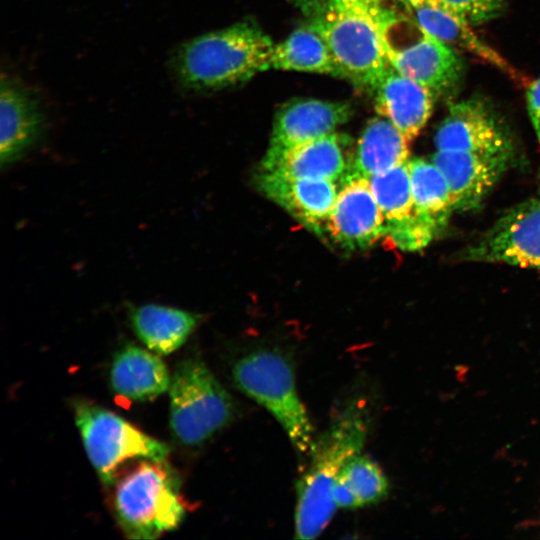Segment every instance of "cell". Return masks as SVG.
<instances>
[{
    "label": "cell",
    "instance_id": "obj_2",
    "mask_svg": "<svg viewBox=\"0 0 540 540\" xmlns=\"http://www.w3.org/2000/svg\"><path fill=\"white\" fill-rule=\"evenodd\" d=\"M273 49L270 37L256 24L239 22L182 44L172 58V68L187 89L220 90L271 68Z\"/></svg>",
    "mask_w": 540,
    "mask_h": 540
},
{
    "label": "cell",
    "instance_id": "obj_5",
    "mask_svg": "<svg viewBox=\"0 0 540 540\" xmlns=\"http://www.w3.org/2000/svg\"><path fill=\"white\" fill-rule=\"evenodd\" d=\"M232 376L237 388L279 423L296 452L309 457L316 438L314 427L289 359L278 351L256 350L235 362Z\"/></svg>",
    "mask_w": 540,
    "mask_h": 540
},
{
    "label": "cell",
    "instance_id": "obj_10",
    "mask_svg": "<svg viewBox=\"0 0 540 540\" xmlns=\"http://www.w3.org/2000/svg\"><path fill=\"white\" fill-rule=\"evenodd\" d=\"M324 229L338 245L365 249L385 236V218L368 178L347 174Z\"/></svg>",
    "mask_w": 540,
    "mask_h": 540
},
{
    "label": "cell",
    "instance_id": "obj_17",
    "mask_svg": "<svg viewBox=\"0 0 540 540\" xmlns=\"http://www.w3.org/2000/svg\"><path fill=\"white\" fill-rule=\"evenodd\" d=\"M348 145L346 135L334 132L281 153L265 154L260 171L335 181L349 170Z\"/></svg>",
    "mask_w": 540,
    "mask_h": 540
},
{
    "label": "cell",
    "instance_id": "obj_20",
    "mask_svg": "<svg viewBox=\"0 0 540 540\" xmlns=\"http://www.w3.org/2000/svg\"><path fill=\"white\" fill-rule=\"evenodd\" d=\"M150 351L129 345L115 355L110 381L117 395L132 401H148L169 390L168 369L161 358Z\"/></svg>",
    "mask_w": 540,
    "mask_h": 540
},
{
    "label": "cell",
    "instance_id": "obj_28",
    "mask_svg": "<svg viewBox=\"0 0 540 540\" xmlns=\"http://www.w3.org/2000/svg\"><path fill=\"white\" fill-rule=\"evenodd\" d=\"M296 4L300 5L303 9H305L306 11L310 10V9H319L320 8V4L324 1V0H293Z\"/></svg>",
    "mask_w": 540,
    "mask_h": 540
},
{
    "label": "cell",
    "instance_id": "obj_22",
    "mask_svg": "<svg viewBox=\"0 0 540 540\" xmlns=\"http://www.w3.org/2000/svg\"><path fill=\"white\" fill-rule=\"evenodd\" d=\"M408 140L385 117H375L357 142L347 174L370 178L409 160Z\"/></svg>",
    "mask_w": 540,
    "mask_h": 540
},
{
    "label": "cell",
    "instance_id": "obj_13",
    "mask_svg": "<svg viewBox=\"0 0 540 540\" xmlns=\"http://www.w3.org/2000/svg\"><path fill=\"white\" fill-rule=\"evenodd\" d=\"M352 107L345 102L319 99H294L277 111L266 154H277L298 145L324 137L352 116Z\"/></svg>",
    "mask_w": 540,
    "mask_h": 540
},
{
    "label": "cell",
    "instance_id": "obj_9",
    "mask_svg": "<svg viewBox=\"0 0 540 540\" xmlns=\"http://www.w3.org/2000/svg\"><path fill=\"white\" fill-rule=\"evenodd\" d=\"M466 258L540 270V198L503 215L466 251Z\"/></svg>",
    "mask_w": 540,
    "mask_h": 540
},
{
    "label": "cell",
    "instance_id": "obj_29",
    "mask_svg": "<svg viewBox=\"0 0 540 540\" xmlns=\"http://www.w3.org/2000/svg\"><path fill=\"white\" fill-rule=\"evenodd\" d=\"M365 1H367L370 4H374V5H382V3L384 1H386V0H365ZM399 1H401V0H399Z\"/></svg>",
    "mask_w": 540,
    "mask_h": 540
},
{
    "label": "cell",
    "instance_id": "obj_11",
    "mask_svg": "<svg viewBox=\"0 0 540 540\" xmlns=\"http://www.w3.org/2000/svg\"><path fill=\"white\" fill-rule=\"evenodd\" d=\"M408 161L370 177L369 182L385 218V235L400 249L414 251L426 246L436 233L417 212Z\"/></svg>",
    "mask_w": 540,
    "mask_h": 540
},
{
    "label": "cell",
    "instance_id": "obj_12",
    "mask_svg": "<svg viewBox=\"0 0 540 540\" xmlns=\"http://www.w3.org/2000/svg\"><path fill=\"white\" fill-rule=\"evenodd\" d=\"M437 150L483 154L512 153L508 132L488 104L479 98L453 103L438 127Z\"/></svg>",
    "mask_w": 540,
    "mask_h": 540
},
{
    "label": "cell",
    "instance_id": "obj_4",
    "mask_svg": "<svg viewBox=\"0 0 540 540\" xmlns=\"http://www.w3.org/2000/svg\"><path fill=\"white\" fill-rule=\"evenodd\" d=\"M112 487L113 512L129 538H158L184 518L180 482L166 460L139 459L118 473Z\"/></svg>",
    "mask_w": 540,
    "mask_h": 540
},
{
    "label": "cell",
    "instance_id": "obj_25",
    "mask_svg": "<svg viewBox=\"0 0 540 540\" xmlns=\"http://www.w3.org/2000/svg\"><path fill=\"white\" fill-rule=\"evenodd\" d=\"M408 165L417 212L437 235L455 211L448 183L432 160L413 158Z\"/></svg>",
    "mask_w": 540,
    "mask_h": 540
},
{
    "label": "cell",
    "instance_id": "obj_18",
    "mask_svg": "<svg viewBox=\"0 0 540 540\" xmlns=\"http://www.w3.org/2000/svg\"><path fill=\"white\" fill-rule=\"evenodd\" d=\"M373 93L376 112L387 118L408 141L414 139L427 123L435 100L426 87L391 65Z\"/></svg>",
    "mask_w": 540,
    "mask_h": 540
},
{
    "label": "cell",
    "instance_id": "obj_21",
    "mask_svg": "<svg viewBox=\"0 0 540 540\" xmlns=\"http://www.w3.org/2000/svg\"><path fill=\"white\" fill-rule=\"evenodd\" d=\"M129 320L133 331L151 351L167 355L179 349L192 334L199 315L164 305L132 307Z\"/></svg>",
    "mask_w": 540,
    "mask_h": 540
},
{
    "label": "cell",
    "instance_id": "obj_16",
    "mask_svg": "<svg viewBox=\"0 0 540 540\" xmlns=\"http://www.w3.org/2000/svg\"><path fill=\"white\" fill-rule=\"evenodd\" d=\"M44 125L39 103L25 86L2 77L0 86V163L9 166L38 141Z\"/></svg>",
    "mask_w": 540,
    "mask_h": 540
},
{
    "label": "cell",
    "instance_id": "obj_8",
    "mask_svg": "<svg viewBox=\"0 0 540 540\" xmlns=\"http://www.w3.org/2000/svg\"><path fill=\"white\" fill-rule=\"evenodd\" d=\"M389 64L402 75L426 87L434 96L451 95L464 72L463 61L454 48L424 32L406 42L384 29Z\"/></svg>",
    "mask_w": 540,
    "mask_h": 540
},
{
    "label": "cell",
    "instance_id": "obj_1",
    "mask_svg": "<svg viewBox=\"0 0 540 540\" xmlns=\"http://www.w3.org/2000/svg\"><path fill=\"white\" fill-rule=\"evenodd\" d=\"M370 430L368 410L352 401L339 410L315 438L308 466L297 482L295 537L314 539L328 526L338 509L333 488L345 464L360 454Z\"/></svg>",
    "mask_w": 540,
    "mask_h": 540
},
{
    "label": "cell",
    "instance_id": "obj_19",
    "mask_svg": "<svg viewBox=\"0 0 540 540\" xmlns=\"http://www.w3.org/2000/svg\"><path fill=\"white\" fill-rule=\"evenodd\" d=\"M412 20L427 34L447 44L474 54L490 64L513 73L508 63L472 31L467 22L439 0H401Z\"/></svg>",
    "mask_w": 540,
    "mask_h": 540
},
{
    "label": "cell",
    "instance_id": "obj_24",
    "mask_svg": "<svg viewBox=\"0 0 540 540\" xmlns=\"http://www.w3.org/2000/svg\"><path fill=\"white\" fill-rule=\"evenodd\" d=\"M389 482L381 467L366 455L358 454L341 470L333 488L337 508L355 509L381 501Z\"/></svg>",
    "mask_w": 540,
    "mask_h": 540
},
{
    "label": "cell",
    "instance_id": "obj_7",
    "mask_svg": "<svg viewBox=\"0 0 540 540\" xmlns=\"http://www.w3.org/2000/svg\"><path fill=\"white\" fill-rule=\"evenodd\" d=\"M74 417L87 456L105 486H112L128 460H166L170 448L114 412L89 401L74 404Z\"/></svg>",
    "mask_w": 540,
    "mask_h": 540
},
{
    "label": "cell",
    "instance_id": "obj_14",
    "mask_svg": "<svg viewBox=\"0 0 540 540\" xmlns=\"http://www.w3.org/2000/svg\"><path fill=\"white\" fill-rule=\"evenodd\" d=\"M512 153L483 154L437 150L433 163L444 175L454 209L478 207L510 163Z\"/></svg>",
    "mask_w": 540,
    "mask_h": 540
},
{
    "label": "cell",
    "instance_id": "obj_23",
    "mask_svg": "<svg viewBox=\"0 0 540 540\" xmlns=\"http://www.w3.org/2000/svg\"><path fill=\"white\" fill-rule=\"evenodd\" d=\"M271 68L328 74L342 78L331 50L316 25L311 22L294 30L274 45Z\"/></svg>",
    "mask_w": 540,
    "mask_h": 540
},
{
    "label": "cell",
    "instance_id": "obj_15",
    "mask_svg": "<svg viewBox=\"0 0 540 540\" xmlns=\"http://www.w3.org/2000/svg\"><path fill=\"white\" fill-rule=\"evenodd\" d=\"M258 185L273 202L314 230H323L337 196L335 181L260 171Z\"/></svg>",
    "mask_w": 540,
    "mask_h": 540
},
{
    "label": "cell",
    "instance_id": "obj_27",
    "mask_svg": "<svg viewBox=\"0 0 540 540\" xmlns=\"http://www.w3.org/2000/svg\"><path fill=\"white\" fill-rule=\"evenodd\" d=\"M527 105L531 122L540 140V77L527 89Z\"/></svg>",
    "mask_w": 540,
    "mask_h": 540
},
{
    "label": "cell",
    "instance_id": "obj_26",
    "mask_svg": "<svg viewBox=\"0 0 540 540\" xmlns=\"http://www.w3.org/2000/svg\"><path fill=\"white\" fill-rule=\"evenodd\" d=\"M469 25H479L502 11L505 0H439Z\"/></svg>",
    "mask_w": 540,
    "mask_h": 540
},
{
    "label": "cell",
    "instance_id": "obj_3",
    "mask_svg": "<svg viewBox=\"0 0 540 540\" xmlns=\"http://www.w3.org/2000/svg\"><path fill=\"white\" fill-rule=\"evenodd\" d=\"M312 22L325 38L342 78L373 93L390 66L384 29L390 9L365 0H327Z\"/></svg>",
    "mask_w": 540,
    "mask_h": 540
},
{
    "label": "cell",
    "instance_id": "obj_6",
    "mask_svg": "<svg viewBox=\"0 0 540 540\" xmlns=\"http://www.w3.org/2000/svg\"><path fill=\"white\" fill-rule=\"evenodd\" d=\"M169 397L170 427L184 445L204 443L228 425L234 414L229 393L197 358L178 363L171 376Z\"/></svg>",
    "mask_w": 540,
    "mask_h": 540
}]
</instances>
